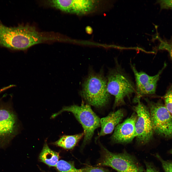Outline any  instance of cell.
Returning <instances> with one entry per match:
<instances>
[{"label":"cell","mask_w":172,"mask_h":172,"mask_svg":"<svg viewBox=\"0 0 172 172\" xmlns=\"http://www.w3.org/2000/svg\"><path fill=\"white\" fill-rule=\"evenodd\" d=\"M64 111L72 113L81 125L84 136L81 147H84L91 140L95 130L100 126V119L90 106L83 103L80 106L73 105L64 107L59 111L54 114V116L56 117Z\"/></svg>","instance_id":"3"},{"label":"cell","mask_w":172,"mask_h":172,"mask_svg":"<svg viewBox=\"0 0 172 172\" xmlns=\"http://www.w3.org/2000/svg\"><path fill=\"white\" fill-rule=\"evenodd\" d=\"M130 64L135 82V95L133 101L137 103L142 97L155 93L158 81L166 64L164 63L163 67L156 74L150 76L143 71H138L135 65Z\"/></svg>","instance_id":"7"},{"label":"cell","mask_w":172,"mask_h":172,"mask_svg":"<svg viewBox=\"0 0 172 172\" xmlns=\"http://www.w3.org/2000/svg\"><path fill=\"white\" fill-rule=\"evenodd\" d=\"M19 129L18 119L11 103L0 100V148L10 144Z\"/></svg>","instance_id":"4"},{"label":"cell","mask_w":172,"mask_h":172,"mask_svg":"<svg viewBox=\"0 0 172 172\" xmlns=\"http://www.w3.org/2000/svg\"><path fill=\"white\" fill-rule=\"evenodd\" d=\"M101 160L97 165L110 167L118 172H144L133 156L126 152L114 153L102 147Z\"/></svg>","instance_id":"5"},{"label":"cell","mask_w":172,"mask_h":172,"mask_svg":"<svg viewBox=\"0 0 172 172\" xmlns=\"http://www.w3.org/2000/svg\"><path fill=\"white\" fill-rule=\"evenodd\" d=\"M157 3L159 4L161 9H172V0H158Z\"/></svg>","instance_id":"16"},{"label":"cell","mask_w":172,"mask_h":172,"mask_svg":"<svg viewBox=\"0 0 172 172\" xmlns=\"http://www.w3.org/2000/svg\"><path fill=\"white\" fill-rule=\"evenodd\" d=\"M145 164L146 169L144 172H158L151 164L147 162Z\"/></svg>","instance_id":"19"},{"label":"cell","mask_w":172,"mask_h":172,"mask_svg":"<svg viewBox=\"0 0 172 172\" xmlns=\"http://www.w3.org/2000/svg\"><path fill=\"white\" fill-rule=\"evenodd\" d=\"M137 119L136 114L134 113L124 122L115 128L111 137L114 143L126 144L131 142L136 136L135 124Z\"/></svg>","instance_id":"9"},{"label":"cell","mask_w":172,"mask_h":172,"mask_svg":"<svg viewBox=\"0 0 172 172\" xmlns=\"http://www.w3.org/2000/svg\"><path fill=\"white\" fill-rule=\"evenodd\" d=\"M107 85V81L102 75L91 73L83 84L81 95L89 104L97 108L103 107L110 98Z\"/></svg>","instance_id":"2"},{"label":"cell","mask_w":172,"mask_h":172,"mask_svg":"<svg viewBox=\"0 0 172 172\" xmlns=\"http://www.w3.org/2000/svg\"><path fill=\"white\" fill-rule=\"evenodd\" d=\"M115 67L109 71L107 76V87L110 94L114 97V108L125 104V98H130L135 93V85L115 60Z\"/></svg>","instance_id":"1"},{"label":"cell","mask_w":172,"mask_h":172,"mask_svg":"<svg viewBox=\"0 0 172 172\" xmlns=\"http://www.w3.org/2000/svg\"><path fill=\"white\" fill-rule=\"evenodd\" d=\"M124 116L123 111L120 109L111 112L107 116L100 119L101 129L98 137L112 133L115 127L121 121Z\"/></svg>","instance_id":"11"},{"label":"cell","mask_w":172,"mask_h":172,"mask_svg":"<svg viewBox=\"0 0 172 172\" xmlns=\"http://www.w3.org/2000/svg\"><path fill=\"white\" fill-rule=\"evenodd\" d=\"M149 107L154 131L166 137H172V116L160 102H154L145 98Z\"/></svg>","instance_id":"6"},{"label":"cell","mask_w":172,"mask_h":172,"mask_svg":"<svg viewBox=\"0 0 172 172\" xmlns=\"http://www.w3.org/2000/svg\"><path fill=\"white\" fill-rule=\"evenodd\" d=\"M171 153H172V150L171 151Z\"/></svg>","instance_id":"21"},{"label":"cell","mask_w":172,"mask_h":172,"mask_svg":"<svg viewBox=\"0 0 172 172\" xmlns=\"http://www.w3.org/2000/svg\"><path fill=\"white\" fill-rule=\"evenodd\" d=\"M56 167L57 172H83L85 169H77L73 163L63 160L59 161Z\"/></svg>","instance_id":"14"},{"label":"cell","mask_w":172,"mask_h":172,"mask_svg":"<svg viewBox=\"0 0 172 172\" xmlns=\"http://www.w3.org/2000/svg\"><path fill=\"white\" fill-rule=\"evenodd\" d=\"M157 157L161 161L165 172H172V162L162 160L158 156Z\"/></svg>","instance_id":"17"},{"label":"cell","mask_w":172,"mask_h":172,"mask_svg":"<svg viewBox=\"0 0 172 172\" xmlns=\"http://www.w3.org/2000/svg\"><path fill=\"white\" fill-rule=\"evenodd\" d=\"M84 133L73 135H64L53 144L66 149H73L82 137Z\"/></svg>","instance_id":"13"},{"label":"cell","mask_w":172,"mask_h":172,"mask_svg":"<svg viewBox=\"0 0 172 172\" xmlns=\"http://www.w3.org/2000/svg\"><path fill=\"white\" fill-rule=\"evenodd\" d=\"M83 172H109L107 170L98 167H90L84 169Z\"/></svg>","instance_id":"18"},{"label":"cell","mask_w":172,"mask_h":172,"mask_svg":"<svg viewBox=\"0 0 172 172\" xmlns=\"http://www.w3.org/2000/svg\"><path fill=\"white\" fill-rule=\"evenodd\" d=\"M98 2L94 0H62L54 1V7L66 13L82 14L92 11Z\"/></svg>","instance_id":"10"},{"label":"cell","mask_w":172,"mask_h":172,"mask_svg":"<svg viewBox=\"0 0 172 172\" xmlns=\"http://www.w3.org/2000/svg\"><path fill=\"white\" fill-rule=\"evenodd\" d=\"M59 158L58 153L51 150L45 142L39 155L40 161L49 167H56Z\"/></svg>","instance_id":"12"},{"label":"cell","mask_w":172,"mask_h":172,"mask_svg":"<svg viewBox=\"0 0 172 172\" xmlns=\"http://www.w3.org/2000/svg\"><path fill=\"white\" fill-rule=\"evenodd\" d=\"M6 90V88L5 87H4L2 89L0 90V93Z\"/></svg>","instance_id":"20"},{"label":"cell","mask_w":172,"mask_h":172,"mask_svg":"<svg viewBox=\"0 0 172 172\" xmlns=\"http://www.w3.org/2000/svg\"><path fill=\"white\" fill-rule=\"evenodd\" d=\"M133 107L137 119L135 124L137 141L142 144L149 142L152 138L154 131L149 108L139 100Z\"/></svg>","instance_id":"8"},{"label":"cell","mask_w":172,"mask_h":172,"mask_svg":"<svg viewBox=\"0 0 172 172\" xmlns=\"http://www.w3.org/2000/svg\"><path fill=\"white\" fill-rule=\"evenodd\" d=\"M164 105L172 116V84L163 97Z\"/></svg>","instance_id":"15"}]
</instances>
